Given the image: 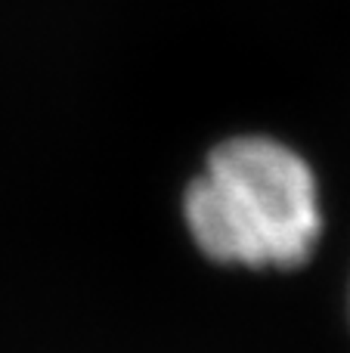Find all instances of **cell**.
<instances>
[{
  "label": "cell",
  "mask_w": 350,
  "mask_h": 353,
  "mask_svg": "<svg viewBox=\"0 0 350 353\" xmlns=\"http://www.w3.org/2000/svg\"><path fill=\"white\" fill-rule=\"evenodd\" d=\"M183 220L205 257L229 267H298L322 236L320 183L291 146L233 137L208 155L183 195Z\"/></svg>",
  "instance_id": "1"
}]
</instances>
